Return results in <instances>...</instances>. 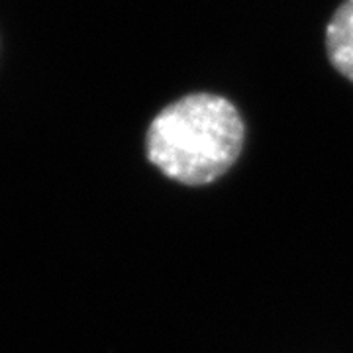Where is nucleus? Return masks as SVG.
Returning a JSON list of instances; mask_svg holds the SVG:
<instances>
[{
    "mask_svg": "<svg viewBox=\"0 0 353 353\" xmlns=\"http://www.w3.org/2000/svg\"><path fill=\"white\" fill-rule=\"evenodd\" d=\"M245 128L232 102L196 92L171 102L148 128L145 153L176 183L199 187L226 173L240 157Z\"/></svg>",
    "mask_w": 353,
    "mask_h": 353,
    "instance_id": "nucleus-1",
    "label": "nucleus"
},
{
    "mask_svg": "<svg viewBox=\"0 0 353 353\" xmlns=\"http://www.w3.org/2000/svg\"><path fill=\"white\" fill-rule=\"evenodd\" d=\"M330 63L353 83V0H345L326 28Z\"/></svg>",
    "mask_w": 353,
    "mask_h": 353,
    "instance_id": "nucleus-2",
    "label": "nucleus"
}]
</instances>
